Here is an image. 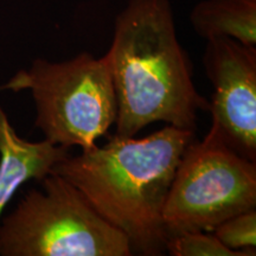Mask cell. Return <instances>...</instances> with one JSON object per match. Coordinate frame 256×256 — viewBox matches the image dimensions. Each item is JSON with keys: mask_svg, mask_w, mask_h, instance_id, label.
<instances>
[{"mask_svg": "<svg viewBox=\"0 0 256 256\" xmlns=\"http://www.w3.org/2000/svg\"><path fill=\"white\" fill-rule=\"evenodd\" d=\"M212 232L232 250L256 248V210L250 209L230 217L217 226Z\"/></svg>", "mask_w": 256, "mask_h": 256, "instance_id": "10", "label": "cell"}, {"mask_svg": "<svg viewBox=\"0 0 256 256\" xmlns=\"http://www.w3.org/2000/svg\"><path fill=\"white\" fill-rule=\"evenodd\" d=\"M0 90H28L37 116L34 126L50 142L88 150L115 124L116 96L106 56L78 54L63 62L34 60Z\"/></svg>", "mask_w": 256, "mask_h": 256, "instance_id": "3", "label": "cell"}, {"mask_svg": "<svg viewBox=\"0 0 256 256\" xmlns=\"http://www.w3.org/2000/svg\"><path fill=\"white\" fill-rule=\"evenodd\" d=\"M69 156V148L46 139H22L0 106V215L22 185L30 179L42 180Z\"/></svg>", "mask_w": 256, "mask_h": 256, "instance_id": "7", "label": "cell"}, {"mask_svg": "<svg viewBox=\"0 0 256 256\" xmlns=\"http://www.w3.org/2000/svg\"><path fill=\"white\" fill-rule=\"evenodd\" d=\"M165 252L171 256H255L256 248L232 250L223 244L212 232H191L171 236Z\"/></svg>", "mask_w": 256, "mask_h": 256, "instance_id": "9", "label": "cell"}, {"mask_svg": "<svg viewBox=\"0 0 256 256\" xmlns=\"http://www.w3.org/2000/svg\"><path fill=\"white\" fill-rule=\"evenodd\" d=\"M190 23L204 40L228 37L256 46V0H202Z\"/></svg>", "mask_w": 256, "mask_h": 256, "instance_id": "8", "label": "cell"}, {"mask_svg": "<svg viewBox=\"0 0 256 256\" xmlns=\"http://www.w3.org/2000/svg\"><path fill=\"white\" fill-rule=\"evenodd\" d=\"M194 130L166 126L142 139L112 136L54 166L96 212L126 236L133 254L159 256L168 235L162 210Z\"/></svg>", "mask_w": 256, "mask_h": 256, "instance_id": "1", "label": "cell"}, {"mask_svg": "<svg viewBox=\"0 0 256 256\" xmlns=\"http://www.w3.org/2000/svg\"><path fill=\"white\" fill-rule=\"evenodd\" d=\"M104 56L116 96L118 136H136L153 122L196 130L198 113L209 112L178 40L170 0H128Z\"/></svg>", "mask_w": 256, "mask_h": 256, "instance_id": "2", "label": "cell"}, {"mask_svg": "<svg viewBox=\"0 0 256 256\" xmlns=\"http://www.w3.org/2000/svg\"><path fill=\"white\" fill-rule=\"evenodd\" d=\"M0 224L2 256H130L126 236L66 178L48 174Z\"/></svg>", "mask_w": 256, "mask_h": 256, "instance_id": "4", "label": "cell"}, {"mask_svg": "<svg viewBox=\"0 0 256 256\" xmlns=\"http://www.w3.org/2000/svg\"><path fill=\"white\" fill-rule=\"evenodd\" d=\"M256 208V162L243 158L209 132L182 156L162 220L168 238L214 232L230 217Z\"/></svg>", "mask_w": 256, "mask_h": 256, "instance_id": "5", "label": "cell"}, {"mask_svg": "<svg viewBox=\"0 0 256 256\" xmlns=\"http://www.w3.org/2000/svg\"><path fill=\"white\" fill-rule=\"evenodd\" d=\"M203 66L212 87L210 130L234 152L256 162V46L211 38Z\"/></svg>", "mask_w": 256, "mask_h": 256, "instance_id": "6", "label": "cell"}]
</instances>
